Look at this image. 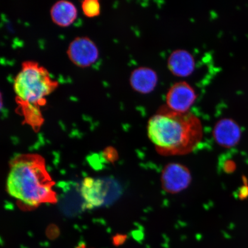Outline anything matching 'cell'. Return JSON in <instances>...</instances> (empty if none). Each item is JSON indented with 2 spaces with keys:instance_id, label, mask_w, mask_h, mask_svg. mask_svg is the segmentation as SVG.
Listing matches in <instances>:
<instances>
[{
  "instance_id": "6da1fadb",
  "label": "cell",
  "mask_w": 248,
  "mask_h": 248,
  "mask_svg": "<svg viewBox=\"0 0 248 248\" xmlns=\"http://www.w3.org/2000/svg\"><path fill=\"white\" fill-rule=\"evenodd\" d=\"M148 135L161 154L185 155L200 143L202 127L200 120L192 114L163 111L149 121Z\"/></svg>"
},
{
  "instance_id": "7a4b0ae2",
  "label": "cell",
  "mask_w": 248,
  "mask_h": 248,
  "mask_svg": "<svg viewBox=\"0 0 248 248\" xmlns=\"http://www.w3.org/2000/svg\"><path fill=\"white\" fill-rule=\"evenodd\" d=\"M54 183L46 172L45 160L37 155H21L11 163L7 180L9 194L31 207L57 201Z\"/></svg>"
},
{
  "instance_id": "3957f363",
  "label": "cell",
  "mask_w": 248,
  "mask_h": 248,
  "mask_svg": "<svg viewBox=\"0 0 248 248\" xmlns=\"http://www.w3.org/2000/svg\"><path fill=\"white\" fill-rule=\"evenodd\" d=\"M58 86L59 82L52 78L46 68L35 61H25L14 80L16 102L18 108H40L46 105V97Z\"/></svg>"
},
{
  "instance_id": "277c9868",
  "label": "cell",
  "mask_w": 248,
  "mask_h": 248,
  "mask_svg": "<svg viewBox=\"0 0 248 248\" xmlns=\"http://www.w3.org/2000/svg\"><path fill=\"white\" fill-rule=\"evenodd\" d=\"M81 195L88 209L112 202L119 194V186L111 179L87 178L83 181Z\"/></svg>"
},
{
  "instance_id": "5b68a950",
  "label": "cell",
  "mask_w": 248,
  "mask_h": 248,
  "mask_svg": "<svg viewBox=\"0 0 248 248\" xmlns=\"http://www.w3.org/2000/svg\"><path fill=\"white\" fill-rule=\"evenodd\" d=\"M67 54L74 64L81 68L92 66L99 57L97 46L91 39L86 36L74 39L70 43Z\"/></svg>"
},
{
  "instance_id": "8992f818",
  "label": "cell",
  "mask_w": 248,
  "mask_h": 248,
  "mask_svg": "<svg viewBox=\"0 0 248 248\" xmlns=\"http://www.w3.org/2000/svg\"><path fill=\"white\" fill-rule=\"evenodd\" d=\"M192 180L190 170L181 164H167L161 175L162 187L167 193L176 194L187 188Z\"/></svg>"
},
{
  "instance_id": "52a82bcc",
  "label": "cell",
  "mask_w": 248,
  "mask_h": 248,
  "mask_svg": "<svg viewBox=\"0 0 248 248\" xmlns=\"http://www.w3.org/2000/svg\"><path fill=\"white\" fill-rule=\"evenodd\" d=\"M217 144L226 148L236 146L241 138L240 127L231 119H223L217 123L213 131Z\"/></svg>"
},
{
  "instance_id": "ba28073f",
  "label": "cell",
  "mask_w": 248,
  "mask_h": 248,
  "mask_svg": "<svg viewBox=\"0 0 248 248\" xmlns=\"http://www.w3.org/2000/svg\"><path fill=\"white\" fill-rule=\"evenodd\" d=\"M195 98V93L190 86L179 83L170 89L167 101L170 110L185 113L193 104Z\"/></svg>"
},
{
  "instance_id": "9c48e42d",
  "label": "cell",
  "mask_w": 248,
  "mask_h": 248,
  "mask_svg": "<svg viewBox=\"0 0 248 248\" xmlns=\"http://www.w3.org/2000/svg\"><path fill=\"white\" fill-rule=\"evenodd\" d=\"M53 22L62 27H67L76 20L78 12L73 4L67 0H61L52 6L50 11Z\"/></svg>"
},
{
  "instance_id": "30bf717a",
  "label": "cell",
  "mask_w": 248,
  "mask_h": 248,
  "mask_svg": "<svg viewBox=\"0 0 248 248\" xmlns=\"http://www.w3.org/2000/svg\"><path fill=\"white\" fill-rule=\"evenodd\" d=\"M156 78L153 71L140 69L133 71L131 77V83L133 88L140 92L151 91L156 83Z\"/></svg>"
},
{
  "instance_id": "8fae6325",
  "label": "cell",
  "mask_w": 248,
  "mask_h": 248,
  "mask_svg": "<svg viewBox=\"0 0 248 248\" xmlns=\"http://www.w3.org/2000/svg\"><path fill=\"white\" fill-rule=\"evenodd\" d=\"M170 69L179 76H186L193 69V58L187 52L177 51L171 55L170 60Z\"/></svg>"
},
{
  "instance_id": "7c38bea8",
  "label": "cell",
  "mask_w": 248,
  "mask_h": 248,
  "mask_svg": "<svg viewBox=\"0 0 248 248\" xmlns=\"http://www.w3.org/2000/svg\"><path fill=\"white\" fill-rule=\"evenodd\" d=\"M83 14L88 17L98 16L100 14L101 7L98 0H85L82 2Z\"/></svg>"
},
{
  "instance_id": "4fadbf2b",
  "label": "cell",
  "mask_w": 248,
  "mask_h": 248,
  "mask_svg": "<svg viewBox=\"0 0 248 248\" xmlns=\"http://www.w3.org/2000/svg\"><path fill=\"white\" fill-rule=\"evenodd\" d=\"M76 248H89L87 247L86 245L84 244H80Z\"/></svg>"
}]
</instances>
